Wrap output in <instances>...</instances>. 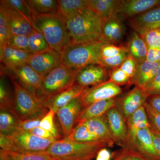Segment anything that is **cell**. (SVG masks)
<instances>
[{
    "label": "cell",
    "instance_id": "e575fe53",
    "mask_svg": "<svg viewBox=\"0 0 160 160\" xmlns=\"http://www.w3.org/2000/svg\"><path fill=\"white\" fill-rule=\"evenodd\" d=\"M66 138L71 141L79 142H89L98 141L90 133L86 126L82 123L77 124L72 129L71 133Z\"/></svg>",
    "mask_w": 160,
    "mask_h": 160
},
{
    "label": "cell",
    "instance_id": "7402d4cb",
    "mask_svg": "<svg viewBox=\"0 0 160 160\" xmlns=\"http://www.w3.org/2000/svg\"><path fill=\"white\" fill-rule=\"evenodd\" d=\"M93 136L100 142L106 143L108 147H112L114 144L109 127L104 116L95 118L83 122Z\"/></svg>",
    "mask_w": 160,
    "mask_h": 160
},
{
    "label": "cell",
    "instance_id": "7a4b0ae2",
    "mask_svg": "<svg viewBox=\"0 0 160 160\" xmlns=\"http://www.w3.org/2000/svg\"><path fill=\"white\" fill-rule=\"evenodd\" d=\"M31 22L43 35L49 48L60 52L71 43L66 21L58 14H40L32 11Z\"/></svg>",
    "mask_w": 160,
    "mask_h": 160
},
{
    "label": "cell",
    "instance_id": "1f68e13d",
    "mask_svg": "<svg viewBox=\"0 0 160 160\" xmlns=\"http://www.w3.org/2000/svg\"><path fill=\"white\" fill-rule=\"evenodd\" d=\"M0 53L7 46L10 36L9 19L10 11L0 3Z\"/></svg>",
    "mask_w": 160,
    "mask_h": 160
},
{
    "label": "cell",
    "instance_id": "8992f818",
    "mask_svg": "<svg viewBox=\"0 0 160 160\" xmlns=\"http://www.w3.org/2000/svg\"><path fill=\"white\" fill-rule=\"evenodd\" d=\"M56 140L46 139L29 132L17 130L9 135L0 134L1 149L16 151L45 152Z\"/></svg>",
    "mask_w": 160,
    "mask_h": 160
},
{
    "label": "cell",
    "instance_id": "ee69618b",
    "mask_svg": "<svg viewBox=\"0 0 160 160\" xmlns=\"http://www.w3.org/2000/svg\"><path fill=\"white\" fill-rule=\"evenodd\" d=\"M109 80L119 86L129 84V81L131 79L119 67L109 70Z\"/></svg>",
    "mask_w": 160,
    "mask_h": 160
},
{
    "label": "cell",
    "instance_id": "9a60e30c",
    "mask_svg": "<svg viewBox=\"0 0 160 160\" xmlns=\"http://www.w3.org/2000/svg\"><path fill=\"white\" fill-rule=\"evenodd\" d=\"M126 122L127 126L126 148L135 149L136 139L138 132L141 129L151 127L144 106H141L133 114L127 118Z\"/></svg>",
    "mask_w": 160,
    "mask_h": 160
},
{
    "label": "cell",
    "instance_id": "4fadbf2b",
    "mask_svg": "<svg viewBox=\"0 0 160 160\" xmlns=\"http://www.w3.org/2000/svg\"><path fill=\"white\" fill-rule=\"evenodd\" d=\"M10 70L13 74L9 76L10 78L16 80L23 88L37 99L36 93L44 77L27 64Z\"/></svg>",
    "mask_w": 160,
    "mask_h": 160
},
{
    "label": "cell",
    "instance_id": "44dd1931",
    "mask_svg": "<svg viewBox=\"0 0 160 160\" xmlns=\"http://www.w3.org/2000/svg\"><path fill=\"white\" fill-rule=\"evenodd\" d=\"M116 100L115 98L99 101L83 108L78 116L76 125L91 119L104 116L108 110L115 107Z\"/></svg>",
    "mask_w": 160,
    "mask_h": 160
},
{
    "label": "cell",
    "instance_id": "f907efd6",
    "mask_svg": "<svg viewBox=\"0 0 160 160\" xmlns=\"http://www.w3.org/2000/svg\"><path fill=\"white\" fill-rule=\"evenodd\" d=\"M146 102L152 108L160 113V95L148 97Z\"/></svg>",
    "mask_w": 160,
    "mask_h": 160
},
{
    "label": "cell",
    "instance_id": "ac0fdd59",
    "mask_svg": "<svg viewBox=\"0 0 160 160\" xmlns=\"http://www.w3.org/2000/svg\"><path fill=\"white\" fill-rule=\"evenodd\" d=\"M88 88L75 84L69 89L49 98L43 103V106L56 113L59 109L65 107L72 100L81 97Z\"/></svg>",
    "mask_w": 160,
    "mask_h": 160
},
{
    "label": "cell",
    "instance_id": "816d5d0a",
    "mask_svg": "<svg viewBox=\"0 0 160 160\" xmlns=\"http://www.w3.org/2000/svg\"><path fill=\"white\" fill-rule=\"evenodd\" d=\"M150 129L155 147L160 156V135L153 129L151 128Z\"/></svg>",
    "mask_w": 160,
    "mask_h": 160
},
{
    "label": "cell",
    "instance_id": "5bb4252c",
    "mask_svg": "<svg viewBox=\"0 0 160 160\" xmlns=\"http://www.w3.org/2000/svg\"><path fill=\"white\" fill-rule=\"evenodd\" d=\"M83 109L80 97L72 100L56 113L62 126L64 138L68 137L71 133L76 126L78 116Z\"/></svg>",
    "mask_w": 160,
    "mask_h": 160
},
{
    "label": "cell",
    "instance_id": "83f0119b",
    "mask_svg": "<svg viewBox=\"0 0 160 160\" xmlns=\"http://www.w3.org/2000/svg\"><path fill=\"white\" fill-rule=\"evenodd\" d=\"M9 26L10 35L29 36L35 29L30 21L13 12L10 11Z\"/></svg>",
    "mask_w": 160,
    "mask_h": 160
},
{
    "label": "cell",
    "instance_id": "f35d334b",
    "mask_svg": "<svg viewBox=\"0 0 160 160\" xmlns=\"http://www.w3.org/2000/svg\"><path fill=\"white\" fill-rule=\"evenodd\" d=\"M113 160H150L139 152L131 148H123L114 154Z\"/></svg>",
    "mask_w": 160,
    "mask_h": 160
},
{
    "label": "cell",
    "instance_id": "d590c367",
    "mask_svg": "<svg viewBox=\"0 0 160 160\" xmlns=\"http://www.w3.org/2000/svg\"><path fill=\"white\" fill-rule=\"evenodd\" d=\"M29 52L31 54L45 51L49 49V45L43 35L36 29L29 36Z\"/></svg>",
    "mask_w": 160,
    "mask_h": 160
},
{
    "label": "cell",
    "instance_id": "ffe728a7",
    "mask_svg": "<svg viewBox=\"0 0 160 160\" xmlns=\"http://www.w3.org/2000/svg\"><path fill=\"white\" fill-rule=\"evenodd\" d=\"M160 70V62H152L146 61L138 65L136 71L129 84L142 89Z\"/></svg>",
    "mask_w": 160,
    "mask_h": 160
},
{
    "label": "cell",
    "instance_id": "3957f363",
    "mask_svg": "<svg viewBox=\"0 0 160 160\" xmlns=\"http://www.w3.org/2000/svg\"><path fill=\"white\" fill-rule=\"evenodd\" d=\"M106 147V143L99 141L79 142L66 138L56 140L45 152L60 160H92Z\"/></svg>",
    "mask_w": 160,
    "mask_h": 160
},
{
    "label": "cell",
    "instance_id": "484cf974",
    "mask_svg": "<svg viewBox=\"0 0 160 160\" xmlns=\"http://www.w3.org/2000/svg\"><path fill=\"white\" fill-rule=\"evenodd\" d=\"M0 160H60L45 152H32L0 149Z\"/></svg>",
    "mask_w": 160,
    "mask_h": 160
},
{
    "label": "cell",
    "instance_id": "ba28073f",
    "mask_svg": "<svg viewBox=\"0 0 160 160\" xmlns=\"http://www.w3.org/2000/svg\"><path fill=\"white\" fill-rule=\"evenodd\" d=\"M122 92L120 86L110 80L89 87L81 97L83 108L99 101L115 98Z\"/></svg>",
    "mask_w": 160,
    "mask_h": 160
},
{
    "label": "cell",
    "instance_id": "7bdbcfd3",
    "mask_svg": "<svg viewBox=\"0 0 160 160\" xmlns=\"http://www.w3.org/2000/svg\"><path fill=\"white\" fill-rule=\"evenodd\" d=\"M144 106L151 126L150 128L160 135V113L152 108L147 102L145 103Z\"/></svg>",
    "mask_w": 160,
    "mask_h": 160
},
{
    "label": "cell",
    "instance_id": "30bf717a",
    "mask_svg": "<svg viewBox=\"0 0 160 160\" xmlns=\"http://www.w3.org/2000/svg\"><path fill=\"white\" fill-rule=\"evenodd\" d=\"M109 80V70L100 64H91L77 70L75 84L89 88Z\"/></svg>",
    "mask_w": 160,
    "mask_h": 160
},
{
    "label": "cell",
    "instance_id": "f5cc1de1",
    "mask_svg": "<svg viewBox=\"0 0 160 160\" xmlns=\"http://www.w3.org/2000/svg\"><path fill=\"white\" fill-rule=\"evenodd\" d=\"M110 152L106 148H104L98 152L95 158L96 160H110Z\"/></svg>",
    "mask_w": 160,
    "mask_h": 160
},
{
    "label": "cell",
    "instance_id": "4dcf8cb0",
    "mask_svg": "<svg viewBox=\"0 0 160 160\" xmlns=\"http://www.w3.org/2000/svg\"><path fill=\"white\" fill-rule=\"evenodd\" d=\"M26 2L32 11L40 14H58V1L27 0Z\"/></svg>",
    "mask_w": 160,
    "mask_h": 160
},
{
    "label": "cell",
    "instance_id": "d6986e66",
    "mask_svg": "<svg viewBox=\"0 0 160 160\" xmlns=\"http://www.w3.org/2000/svg\"><path fill=\"white\" fill-rule=\"evenodd\" d=\"M125 33V26L119 16L102 20L101 36L104 42L116 45L122 42Z\"/></svg>",
    "mask_w": 160,
    "mask_h": 160
},
{
    "label": "cell",
    "instance_id": "5b68a950",
    "mask_svg": "<svg viewBox=\"0 0 160 160\" xmlns=\"http://www.w3.org/2000/svg\"><path fill=\"white\" fill-rule=\"evenodd\" d=\"M77 70L60 65L45 76L36 91L38 100L43 103L75 84Z\"/></svg>",
    "mask_w": 160,
    "mask_h": 160
},
{
    "label": "cell",
    "instance_id": "b9f144b4",
    "mask_svg": "<svg viewBox=\"0 0 160 160\" xmlns=\"http://www.w3.org/2000/svg\"><path fill=\"white\" fill-rule=\"evenodd\" d=\"M140 36L148 48L160 49V27L151 29Z\"/></svg>",
    "mask_w": 160,
    "mask_h": 160
},
{
    "label": "cell",
    "instance_id": "836d02e7",
    "mask_svg": "<svg viewBox=\"0 0 160 160\" xmlns=\"http://www.w3.org/2000/svg\"><path fill=\"white\" fill-rule=\"evenodd\" d=\"M0 3L2 4L9 11L13 12L22 15L31 22L32 11L29 8L26 1L2 0Z\"/></svg>",
    "mask_w": 160,
    "mask_h": 160
},
{
    "label": "cell",
    "instance_id": "603a6c76",
    "mask_svg": "<svg viewBox=\"0 0 160 160\" xmlns=\"http://www.w3.org/2000/svg\"><path fill=\"white\" fill-rule=\"evenodd\" d=\"M135 149L150 160H160V156L155 147L150 128L138 132Z\"/></svg>",
    "mask_w": 160,
    "mask_h": 160
},
{
    "label": "cell",
    "instance_id": "6da1fadb",
    "mask_svg": "<svg viewBox=\"0 0 160 160\" xmlns=\"http://www.w3.org/2000/svg\"><path fill=\"white\" fill-rule=\"evenodd\" d=\"M65 21L71 43L103 41L101 36L102 19L93 10L86 8Z\"/></svg>",
    "mask_w": 160,
    "mask_h": 160
},
{
    "label": "cell",
    "instance_id": "9c48e42d",
    "mask_svg": "<svg viewBox=\"0 0 160 160\" xmlns=\"http://www.w3.org/2000/svg\"><path fill=\"white\" fill-rule=\"evenodd\" d=\"M27 64L44 77L61 65V54L60 52L49 48L41 52L31 54Z\"/></svg>",
    "mask_w": 160,
    "mask_h": 160
},
{
    "label": "cell",
    "instance_id": "d6a6232c",
    "mask_svg": "<svg viewBox=\"0 0 160 160\" xmlns=\"http://www.w3.org/2000/svg\"><path fill=\"white\" fill-rule=\"evenodd\" d=\"M0 108L1 110L10 112L16 114L15 111L14 98L12 96L4 75L2 74L0 79Z\"/></svg>",
    "mask_w": 160,
    "mask_h": 160
},
{
    "label": "cell",
    "instance_id": "d4e9b609",
    "mask_svg": "<svg viewBox=\"0 0 160 160\" xmlns=\"http://www.w3.org/2000/svg\"><path fill=\"white\" fill-rule=\"evenodd\" d=\"M126 47L129 56L136 62L138 65L146 61L148 47L137 32L134 31L132 33Z\"/></svg>",
    "mask_w": 160,
    "mask_h": 160
},
{
    "label": "cell",
    "instance_id": "7c38bea8",
    "mask_svg": "<svg viewBox=\"0 0 160 160\" xmlns=\"http://www.w3.org/2000/svg\"><path fill=\"white\" fill-rule=\"evenodd\" d=\"M148 96L141 88L135 87L122 98L116 99L115 107L126 120L147 102Z\"/></svg>",
    "mask_w": 160,
    "mask_h": 160
},
{
    "label": "cell",
    "instance_id": "c3c4849f",
    "mask_svg": "<svg viewBox=\"0 0 160 160\" xmlns=\"http://www.w3.org/2000/svg\"><path fill=\"white\" fill-rule=\"evenodd\" d=\"M31 134L38 137L46 139L57 140L54 135L49 131L39 127L34 128L29 132Z\"/></svg>",
    "mask_w": 160,
    "mask_h": 160
},
{
    "label": "cell",
    "instance_id": "277c9868",
    "mask_svg": "<svg viewBox=\"0 0 160 160\" xmlns=\"http://www.w3.org/2000/svg\"><path fill=\"white\" fill-rule=\"evenodd\" d=\"M105 42L98 41L70 43L60 52L61 64L74 70L91 64L100 65V49Z\"/></svg>",
    "mask_w": 160,
    "mask_h": 160
},
{
    "label": "cell",
    "instance_id": "52a82bcc",
    "mask_svg": "<svg viewBox=\"0 0 160 160\" xmlns=\"http://www.w3.org/2000/svg\"><path fill=\"white\" fill-rule=\"evenodd\" d=\"M11 79L14 89L15 111L21 121L42 115L49 111L34 96L14 79Z\"/></svg>",
    "mask_w": 160,
    "mask_h": 160
},
{
    "label": "cell",
    "instance_id": "e0dca14e",
    "mask_svg": "<svg viewBox=\"0 0 160 160\" xmlns=\"http://www.w3.org/2000/svg\"><path fill=\"white\" fill-rule=\"evenodd\" d=\"M160 5V0H120L117 15L131 18Z\"/></svg>",
    "mask_w": 160,
    "mask_h": 160
},
{
    "label": "cell",
    "instance_id": "4316f807",
    "mask_svg": "<svg viewBox=\"0 0 160 160\" xmlns=\"http://www.w3.org/2000/svg\"><path fill=\"white\" fill-rule=\"evenodd\" d=\"M119 0H88L87 8L93 10L102 20L117 15Z\"/></svg>",
    "mask_w": 160,
    "mask_h": 160
},
{
    "label": "cell",
    "instance_id": "681fc988",
    "mask_svg": "<svg viewBox=\"0 0 160 160\" xmlns=\"http://www.w3.org/2000/svg\"><path fill=\"white\" fill-rule=\"evenodd\" d=\"M146 61L152 62H159L160 49L148 48Z\"/></svg>",
    "mask_w": 160,
    "mask_h": 160
},
{
    "label": "cell",
    "instance_id": "74e56055",
    "mask_svg": "<svg viewBox=\"0 0 160 160\" xmlns=\"http://www.w3.org/2000/svg\"><path fill=\"white\" fill-rule=\"evenodd\" d=\"M55 114L54 111L49 110V112L41 120L40 127L52 133L57 140H59L61 139V137L54 123V119Z\"/></svg>",
    "mask_w": 160,
    "mask_h": 160
},
{
    "label": "cell",
    "instance_id": "60d3db41",
    "mask_svg": "<svg viewBox=\"0 0 160 160\" xmlns=\"http://www.w3.org/2000/svg\"><path fill=\"white\" fill-rule=\"evenodd\" d=\"M127 50L126 46H117L115 44L105 42L101 47L100 51L101 59L112 57Z\"/></svg>",
    "mask_w": 160,
    "mask_h": 160
},
{
    "label": "cell",
    "instance_id": "ab89813d",
    "mask_svg": "<svg viewBox=\"0 0 160 160\" xmlns=\"http://www.w3.org/2000/svg\"><path fill=\"white\" fill-rule=\"evenodd\" d=\"M7 46L29 52V36L10 35L7 42Z\"/></svg>",
    "mask_w": 160,
    "mask_h": 160
},
{
    "label": "cell",
    "instance_id": "f6af8a7d",
    "mask_svg": "<svg viewBox=\"0 0 160 160\" xmlns=\"http://www.w3.org/2000/svg\"><path fill=\"white\" fill-rule=\"evenodd\" d=\"M46 115L39 116L24 121L21 120L19 123L18 130L29 132L34 128L40 127L41 120Z\"/></svg>",
    "mask_w": 160,
    "mask_h": 160
},
{
    "label": "cell",
    "instance_id": "8fae6325",
    "mask_svg": "<svg viewBox=\"0 0 160 160\" xmlns=\"http://www.w3.org/2000/svg\"><path fill=\"white\" fill-rule=\"evenodd\" d=\"M115 143L123 148L127 146V126L126 120L116 107L112 108L104 116Z\"/></svg>",
    "mask_w": 160,
    "mask_h": 160
},
{
    "label": "cell",
    "instance_id": "7dc6e473",
    "mask_svg": "<svg viewBox=\"0 0 160 160\" xmlns=\"http://www.w3.org/2000/svg\"><path fill=\"white\" fill-rule=\"evenodd\" d=\"M138 65L136 62L129 56L122 63L119 68L131 79L135 73Z\"/></svg>",
    "mask_w": 160,
    "mask_h": 160
},
{
    "label": "cell",
    "instance_id": "cb8c5ba5",
    "mask_svg": "<svg viewBox=\"0 0 160 160\" xmlns=\"http://www.w3.org/2000/svg\"><path fill=\"white\" fill-rule=\"evenodd\" d=\"M31 53L6 46L0 53L1 62L9 69H14L28 63Z\"/></svg>",
    "mask_w": 160,
    "mask_h": 160
},
{
    "label": "cell",
    "instance_id": "f546056e",
    "mask_svg": "<svg viewBox=\"0 0 160 160\" xmlns=\"http://www.w3.org/2000/svg\"><path fill=\"white\" fill-rule=\"evenodd\" d=\"M21 120L16 114L6 111H0V134L9 135L18 130Z\"/></svg>",
    "mask_w": 160,
    "mask_h": 160
},
{
    "label": "cell",
    "instance_id": "f1b7e54d",
    "mask_svg": "<svg viewBox=\"0 0 160 160\" xmlns=\"http://www.w3.org/2000/svg\"><path fill=\"white\" fill-rule=\"evenodd\" d=\"M58 14L65 21L87 8L88 0H59Z\"/></svg>",
    "mask_w": 160,
    "mask_h": 160
},
{
    "label": "cell",
    "instance_id": "8d00e7d4",
    "mask_svg": "<svg viewBox=\"0 0 160 160\" xmlns=\"http://www.w3.org/2000/svg\"><path fill=\"white\" fill-rule=\"evenodd\" d=\"M129 56V52L127 50L112 57L101 59L100 65L108 70L117 69L120 67L122 63Z\"/></svg>",
    "mask_w": 160,
    "mask_h": 160
},
{
    "label": "cell",
    "instance_id": "2e32d148",
    "mask_svg": "<svg viewBox=\"0 0 160 160\" xmlns=\"http://www.w3.org/2000/svg\"><path fill=\"white\" fill-rule=\"evenodd\" d=\"M129 25L140 35L160 27V5L129 19Z\"/></svg>",
    "mask_w": 160,
    "mask_h": 160
},
{
    "label": "cell",
    "instance_id": "bcb514c9",
    "mask_svg": "<svg viewBox=\"0 0 160 160\" xmlns=\"http://www.w3.org/2000/svg\"><path fill=\"white\" fill-rule=\"evenodd\" d=\"M142 89L148 97L160 95V70Z\"/></svg>",
    "mask_w": 160,
    "mask_h": 160
}]
</instances>
